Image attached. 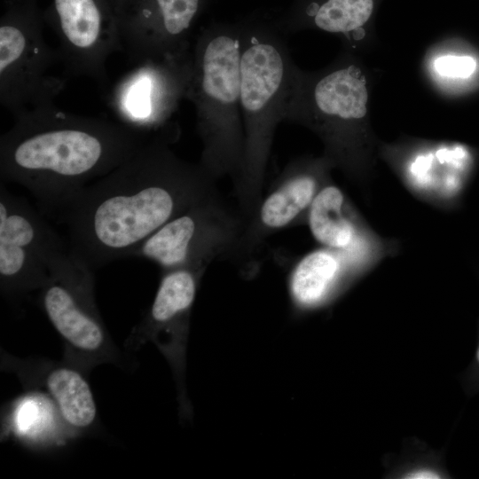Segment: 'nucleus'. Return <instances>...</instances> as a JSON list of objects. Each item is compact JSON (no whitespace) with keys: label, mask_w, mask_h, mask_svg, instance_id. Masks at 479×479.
I'll list each match as a JSON object with an SVG mask.
<instances>
[{"label":"nucleus","mask_w":479,"mask_h":479,"mask_svg":"<svg viewBox=\"0 0 479 479\" xmlns=\"http://www.w3.org/2000/svg\"><path fill=\"white\" fill-rule=\"evenodd\" d=\"M406 478H438L440 475L428 468H421L408 473Z\"/></svg>","instance_id":"21"},{"label":"nucleus","mask_w":479,"mask_h":479,"mask_svg":"<svg viewBox=\"0 0 479 479\" xmlns=\"http://www.w3.org/2000/svg\"><path fill=\"white\" fill-rule=\"evenodd\" d=\"M49 275L38 290V302L63 341L65 359L87 373L102 364L132 369L131 357L114 344L98 309L94 270L68 247L48 260Z\"/></svg>","instance_id":"5"},{"label":"nucleus","mask_w":479,"mask_h":479,"mask_svg":"<svg viewBox=\"0 0 479 479\" xmlns=\"http://www.w3.org/2000/svg\"><path fill=\"white\" fill-rule=\"evenodd\" d=\"M186 99L202 143L199 163L216 181L227 175L235 180L244 153L240 27H211L196 38Z\"/></svg>","instance_id":"4"},{"label":"nucleus","mask_w":479,"mask_h":479,"mask_svg":"<svg viewBox=\"0 0 479 479\" xmlns=\"http://www.w3.org/2000/svg\"><path fill=\"white\" fill-rule=\"evenodd\" d=\"M178 135L153 137L131 157L84 187L58 221L67 226L68 250L96 271L133 257L169 220L216 190L198 163L170 148Z\"/></svg>","instance_id":"1"},{"label":"nucleus","mask_w":479,"mask_h":479,"mask_svg":"<svg viewBox=\"0 0 479 479\" xmlns=\"http://www.w3.org/2000/svg\"><path fill=\"white\" fill-rule=\"evenodd\" d=\"M207 267L187 265L161 271L153 301L125 342L126 349L137 350L153 342L174 370L180 396L185 370L189 319L200 279Z\"/></svg>","instance_id":"14"},{"label":"nucleus","mask_w":479,"mask_h":479,"mask_svg":"<svg viewBox=\"0 0 479 479\" xmlns=\"http://www.w3.org/2000/svg\"><path fill=\"white\" fill-rule=\"evenodd\" d=\"M475 156L459 143L421 145L395 164L407 191L418 200L444 211L460 208L471 182Z\"/></svg>","instance_id":"15"},{"label":"nucleus","mask_w":479,"mask_h":479,"mask_svg":"<svg viewBox=\"0 0 479 479\" xmlns=\"http://www.w3.org/2000/svg\"><path fill=\"white\" fill-rule=\"evenodd\" d=\"M367 272L345 253L322 247L296 263L289 279L290 293L299 308H317Z\"/></svg>","instance_id":"18"},{"label":"nucleus","mask_w":479,"mask_h":479,"mask_svg":"<svg viewBox=\"0 0 479 479\" xmlns=\"http://www.w3.org/2000/svg\"><path fill=\"white\" fill-rule=\"evenodd\" d=\"M216 190L169 220L136 250L133 257L156 263L161 271L208 265L217 256L232 257L244 229Z\"/></svg>","instance_id":"8"},{"label":"nucleus","mask_w":479,"mask_h":479,"mask_svg":"<svg viewBox=\"0 0 479 479\" xmlns=\"http://www.w3.org/2000/svg\"><path fill=\"white\" fill-rule=\"evenodd\" d=\"M5 370L13 372L26 388L43 389L56 405L71 433H89L98 421L88 373L65 359L17 358L2 356Z\"/></svg>","instance_id":"17"},{"label":"nucleus","mask_w":479,"mask_h":479,"mask_svg":"<svg viewBox=\"0 0 479 479\" xmlns=\"http://www.w3.org/2000/svg\"><path fill=\"white\" fill-rule=\"evenodd\" d=\"M14 119L0 138L1 181L26 187L40 211L57 220L84 187L154 137L119 122L65 112L54 103Z\"/></svg>","instance_id":"2"},{"label":"nucleus","mask_w":479,"mask_h":479,"mask_svg":"<svg viewBox=\"0 0 479 479\" xmlns=\"http://www.w3.org/2000/svg\"><path fill=\"white\" fill-rule=\"evenodd\" d=\"M203 0H125L115 12L121 51L132 64L192 53L191 33Z\"/></svg>","instance_id":"13"},{"label":"nucleus","mask_w":479,"mask_h":479,"mask_svg":"<svg viewBox=\"0 0 479 479\" xmlns=\"http://www.w3.org/2000/svg\"><path fill=\"white\" fill-rule=\"evenodd\" d=\"M113 8H114V13L115 12L117 11V9L122 4V3L125 1V0H109Z\"/></svg>","instance_id":"22"},{"label":"nucleus","mask_w":479,"mask_h":479,"mask_svg":"<svg viewBox=\"0 0 479 479\" xmlns=\"http://www.w3.org/2000/svg\"><path fill=\"white\" fill-rule=\"evenodd\" d=\"M37 0H6L0 19V103L13 117L54 103L67 76L52 73L61 59L43 36ZM63 66V65H62Z\"/></svg>","instance_id":"7"},{"label":"nucleus","mask_w":479,"mask_h":479,"mask_svg":"<svg viewBox=\"0 0 479 479\" xmlns=\"http://www.w3.org/2000/svg\"><path fill=\"white\" fill-rule=\"evenodd\" d=\"M67 247L46 216L0 183V288L19 302L38 291L48 275L52 253Z\"/></svg>","instance_id":"10"},{"label":"nucleus","mask_w":479,"mask_h":479,"mask_svg":"<svg viewBox=\"0 0 479 479\" xmlns=\"http://www.w3.org/2000/svg\"><path fill=\"white\" fill-rule=\"evenodd\" d=\"M306 224L322 247L345 253L367 271L399 247L396 240L374 232L344 192L331 182L315 197Z\"/></svg>","instance_id":"16"},{"label":"nucleus","mask_w":479,"mask_h":479,"mask_svg":"<svg viewBox=\"0 0 479 479\" xmlns=\"http://www.w3.org/2000/svg\"><path fill=\"white\" fill-rule=\"evenodd\" d=\"M55 32L67 76L107 82L106 61L121 51L116 16L109 0H52L43 11Z\"/></svg>","instance_id":"11"},{"label":"nucleus","mask_w":479,"mask_h":479,"mask_svg":"<svg viewBox=\"0 0 479 479\" xmlns=\"http://www.w3.org/2000/svg\"><path fill=\"white\" fill-rule=\"evenodd\" d=\"M476 360L479 364V346H478V349H477V351H476Z\"/></svg>","instance_id":"23"},{"label":"nucleus","mask_w":479,"mask_h":479,"mask_svg":"<svg viewBox=\"0 0 479 479\" xmlns=\"http://www.w3.org/2000/svg\"><path fill=\"white\" fill-rule=\"evenodd\" d=\"M240 44L244 153L233 185L239 211L246 221L263 198L274 134L285 120L296 66L286 38L277 28L240 27Z\"/></svg>","instance_id":"3"},{"label":"nucleus","mask_w":479,"mask_h":479,"mask_svg":"<svg viewBox=\"0 0 479 479\" xmlns=\"http://www.w3.org/2000/svg\"><path fill=\"white\" fill-rule=\"evenodd\" d=\"M367 99L365 80L354 66H338L318 75L296 67L284 121L315 130L333 166L360 179L365 173L355 123L365 116Z\"/></svg>","instance_id":"6"},{"label":"nucleus","mask_w":479,"mask_h":479,"mask_svg":"<svg viewBox=\"0 0 479 479\" xmlns=\"http://www.w3.org/2000/svg\"><path fill=\"white\" fill-rule=\"evenodd\" d=\"M134 65L106 96V104L117 122L150 136L180 134L172 118L181 101L186 99L192 75V51L182 58H152Z\"/></svg>","instance_id":"9"},{"label":"nucleus","mask_w":479,"mask_h":479,"mask_svg":"<svg viewBox=\"0 0 479 479\" xmlns=\"http://www.w3.org/2000/svg\"><path fill=\"white\" fill-rule=\"evenodd\" d=\"M333 164L326 158L300 157L289 161L263 197L244 229L232 258L252 259L274 232L306 224L309 209L318 192L331 182Z\"/></svg>","instance_id":"12"},{"label":"nucleus","mask_w":479,"mask_h":479,"mask_svg":"<svg viewBox=\"0 0 479 479\" xmlns=\"http://www.w3.org/2000/svg\"><path fill=\"white\" fill-rule=\"evenodd\" d=\"M476 60L468 55H444L434 61L435 70L443 76L467 79L476 70Z\"/></svg>","instance_id":"20"},{"label":"nucleus","mask_w":479,"mask_h":479,"mask_svg":"<svg viewBox=\"0 0 479 479\" xmlns=\"http://www.w3.org/2000/svg\"><path fill=\"white\" fill-rule=\"evenodd\" d=\"M375 5L376 0H319L306 4L302 13L323 31L347 34L366 24Z\"/></svg>","instance_id":"19"}]
</instances>
